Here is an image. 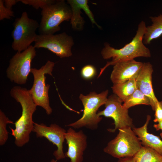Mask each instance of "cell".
I'll return each instance as SVG.
<instances>
[{
	"instance_id": "1",
	"label": "cell",
	"mask_w": 162,
	"mask_h": 162,
	"mask_svg": "<svg viewBox=\"0 0 162 162\" xmlns=\"http://www.w3.org/2000/svg\"><path fill=\"white\" fill-rule=\"evenodd\" d=\"M11 96L21 106V116L14 123L15 128H9L11 134L15 138L14 143L18 147H22L28 142L30 134L33 131L34 122L33 120L34 113L37 106L34 103L29 90L20 86L12 88L10 92Z\"/></svg>"
},
{
	"instance_id": "2",
	"label": "cell",
	"mask_w": 162,
	"mask_h": 162,
	"mask_svg": "<svg viewBox=\"0 0 162 162\" xmlns=\"http://www.w3.org/2000/svg\"><path fill=\"white\" fill-rule=\"evenodd\" d=\"M146 26L142 21L139 24L136 34L129 43L119 49H116L108 43L101 51V55L104 59L112 58V60L107 62L106 64L100 68L98 76L99 77L106 69L110 65H114L117 63L124 61L134 59L138 57L149 58L151 57L150 51L143 43V37L145 33Z\"/></svg>"
},
{
	"instance_id": "3",
	"label": "cell",
	"mask_w": 162,
	"mask_h": 162,
	"mask_svg": "<svg viewBox=\"0 0 162 162\" xmlns=\"http://www.w3.org/2000/svg\"><path fill=\"white\" fill-rule=\"evenodd\" d=\"M108 94V90H106L99 94L94 92L86 95L80 94L79 98L84 107L82 116L76 122L66 126L76 129L86 127L90 130L97 129L102 119L97 112L101 106L105 104Z\"/></svg>"
},
{
	"instance_id": "4",
	"label": "cell",
	"mask_w": 162,
	"mask_h": 162,
	"mask_svg": "<svg viewBox=\"0 0 162 162\" xmlns=\"http://www.w3.org/2000/svg\"><path fill=\"white\" fill-rule=\"evenodd\" d=\"M41 18L38 28L40 34H54L61 29L60 24L70 20L72 11L65 0H56L42 9Z\"/></svg>"
},
{
	"instance_id": "5",
	"label": "cell",
	"mask_w": 162,
	"mask_h": 162,
	"mask_svg": "<svg viewBox=\"0 0 162 162\" xmlns=\"http://www.w3.org/2000/svg\"><path fill=\"white\" fill-rule=\"evenodd\" d=\"M132 128L128 127L118 129V133L108 143L104 152L118 159L134 157L142 146Z\"/></svg>"
},
{
	"instance_id": "6",
	"label": "cell",
	"mask_w": 162,
	"mask_h": 162,
	"mask_svg": "<svg viewBox=\"0 0 162 162\" xmlns=\"http://www.w3.org/2000/svg\"><path fill=\"white\" fill-rule=\"evenodd\" d=\"M13 26L11 47L17 52H22L35 41L38 35L36 31L39 24L36 20L29 18L27 12L24 11L20 17L15 19Z\"/></svg>"
},
{
	"instance_id": "7",
	"label": "cell",
	"mask_w": 162,
	"mask_h": 162,
	"mask_svg": "<svg viewBox=\"0 0 162 162\" xmlns=\"http://www.w3.org/2000/svg\"><path fill=\"white\" fill-rule=\"evenodd\" d=\"M55 64L54 62L48 60L40 68H32L31 71L33 76L34 82L29 90L30 93L35 104L43 108L47 115L51 114L52 110L50 105L48 95L50 86L46 83L45 75L52 76V72Z\"/></svg>"
},
{
	"instance_id": "8",
	"label": "cell",
	"mask_w": 162,
	"mask_h": 162,
	"mask_svg": "<svg viewBox=\"0 0 162 162\" xmlns=\"http://www.w3.org/2000/svg\"><path fill=\"white\" fill-rule=\"evenodd\" d=\"M36 55L35 48L32 45L22 52H17L9 61L6 70L7 78L17 84H25L31 73L32 62Z\"/></svg>"
},
{
	"instance_id": "9",
	"label": "cell",
	"mask_w": 162,
	"mask_h": 162,
	"mask_svg": "<svg viewBox=\"0 0 162 162\" xmlns=\"http://www.w3.org/2000/svg\"><path fill=\"white\" fill-rule=\"evenodd\" d=\"M34 46L47 49L61 58L72 55L71 49L74 44L73 38L63 32L58 34L37 35Z\"/></svg>"
},
{
	"instance_id": "10",
	"label": "cell",
	"mask_w": 162,
	"mask_h": 162,
	"mask_svg": "<svg viewBox=\"0 0 162 162\" xmlns=\"http://www.w3.org/2000/svg\"><path fill=\"white\" fill-rule=\"evenodd\" d=\"M122 102L116 95H111L107 98L104 109L98 113L100 116L111 118L114 120L115 128L108 130L110 132H114L117 129L127 127H134L132 119L128 114V109L123 106Z\"/></svg>"
},
{
	"instance_id": "11",
	"label": "cell",
	"mask_w": 162,
	"mask_h": 162,
	"mask_svg": "<svg viewBox=\"0 0 162 162\" xmlns=\"http://www.w3.org/2000/svg\"><path fill=\"white\" fill-rule=\"evenodd\" d=\"M33 132L35 133L37 137H44L56 146L57 149L53 153L56 160L65 158L63 151V143L65 140L67 131L55 123L48 126L43 123H34Z\"/></svg>"
},
{
	"instance_id": "12",
	"label": "cell",
	"mask_w": 162,
	"mask_h": 162,
	"mask_svg": "<svg viewBox=\"0 0 162 162\" xmlns=\"http://www.w3.org/2000/svg\"><path fill=\"white\" fill-rule=\"evenodd\" d=\"M65 139L68 146L65 157L70 159V162H82L84 152L87 147V137L82 130L76 132L71 127L67 130Z\"/></svg>"
},
{
	"instance_id": "13",
	"label": "cell",
	"mask_w": 162,
	"mask_h": 162,
	"mask_svg": "<svg viewBox=\"0 0 162 162\" xmlns=\"http://www.w3.org/2000/svg\"><path fill=\"white\" fill-rule=\"evenodd\" d=\"M143 64L134 59L118 62L114 65L110 75L113 84L123 83L137 76Z\"/></svg>"
},
{
	"instance_id": "14",
	"label": "cell",
	"mask_w": 162,
	"mask_h": 162,
	"mask_svg": "<svg viewBox=\"0 0 162 162\" xmlns=\"http://www.w3.org/2000/svg\"><path fill=\"white\" fill-rule=\"evenodd\" d=\"M153 66L149 62L143 63V66L136 81L137 89L149 99L152 110L154 111L156 105L158 101L156 97L152 85Z\"/></svg>"
},
{
	"instance_id": "15",
	"label": "cell",
	"mask_w": 162,
	"mask_h": 162,
	"mask_svg": "<svg viewBox=\"0 0 162 162\" xmlns=\"http://www.w3.org/2000/svg\"><path fill=\"white\" fill-rule=\"evenodd\" d=\"M151 116L148 115L144 124L139 128H133V130L143 146L150 148L162 155V140L158 136L150 133L147 127Z\"/></svg>"
},
{
	"instance_id": "16",
	"label": "cell",
	"mask_w": 162,
	"mask_h": 162,
	"mask_svg": "<svg viewBox=\"0 0 162 162\" xmlns=\"http://www.w3.org/2000/svg\"><path fill=\"white\" fill-rule=\"evenodd\" d=\"M68 4L70 6L72 15L70 23L73 30L81 31L83 29L85 21L81 16V10L86 12L89 8L87 0H68Z\"/></svg>"
},
{
	"instance_id": "17",
	"label": "cell",
	"mask_w": 162,
	"mask_h": 162,
	"mask_svg": "<svg viewBox=\"0 0 162 162\" xmlns=\"http://www.w3.org/2000/svg\"><path fill=\"white\" fill-rule=\"evenodd\" d=\"M150 18L152 24L146 27L143 37V43L146 45L150 44L152 40L162 35V14L151 16Z\"/></svg>"
},
{
	"instance_id": "18",
	"label": "cell",
	"mask_w": 162,
	"mask_h": 162,
	"mask_svg": "<svg viewBox=\"0 0 162 162\" xmlns=\"http://www.w3.org/2000/svg\"><path fill=\"white\" fill-rule=\"evenodd\" d=\"M112 88L114 94L123 102L137 89L136 79L120 83L113 84Z\"/></svg>"
},
{
	"instance_id": "19",
	"label": "cell",
	"mask_w": 162,
	"mask_h": 162,
	"mask_svg": "<svg viewBox=\"0 0 162 162\" xmlns=\"http://www.w3.org/2000/svg\"><path fill=\"white\" fill-rule=\"evenodd\" d=\"M135 162H162V155L154 149L142 146L133 157Z\"/></svg>"
},
{
	"instance_id": "20",
	"label": "cell",
	"mask_w": 162,
	"mask_h": 162,
	"mask_svg": "<svg viewBox=\"0 0 162 162\" xmlns=\"http://www.w3.org/2000/svg\"><path fill=\"white\" fill-rule=\"evenodd\" d=\"M123 102V106L128 109L138 105H150L149 98L138 89Z\"/></svg>"
},
{
	"instance_id": "21",
	"label": "cell",
	"mask_w": 162,
	"mask_h": 162,
	"mask_svg": "<svg viewBox=\"0 0 162 162\" xmlns=\"http://www.w3.org/2000/svg\"><path fill=\"white\" fill-rule=\"evenodd\" d=\"M8 124H14L1 110H0V145H4L8 138V132L6 128Z\"/></svg>"
},
{
	"instance_id": "22",
	"label": "cell",
	"mask_w": 162,
	"mask_h": 162,
	"mask_svg": "<svg viewBox=\"0 0 162 162\" xmlns=\"http://www.w3.org/2000/svg\"><path fill=\"white\" fill-rule=\"evenodd\" d=\"M56 1L55 0H20V2L24 4L32 6L34 9L38 10L39 8L42 9Z\"/></svg>"
},
{
	"instance_id": "23",
	"label": "cell",
	"mask_w": 162,
	"mask_h": 162,
	"mask_svg": "<svg viewBox=\"0 0 162 162\" xmlns=\"http://www.w3.org/2000/svg\"><path fill=\"white\" fill-rule=\"evenodd\" d=\"M96 70L95 67L91 64L84 66L81 70L82 77L85 80H89L93 78L96 75Z\"/></svg>"
},
{
	"instance_id": "24",
	"label": "cell",
	"mask_w": 162,
	"mask_h": 162,
	"mask_svg": "<svg viewBox=\"0 0 162 162\" xmlns=\"http://www.w3.org/2000/svg\"><path fill=\"white\" fill-rule=\"evenodd\" d=\"M14 16V12L11 9L6 7L4 0H0V20L10 19Z\"/></svg>"
},
{
	"instance_id": "25",
	"label": "cell",
	"mask_w": 162,
	"mask_h": 162,
	"mask_svg": "<svg viewBox=\"0 0 162 162\" xmlns=\"http://www.w3.org/2000/svg\"><path fill=\"white\" fill-rule=\"evenodd\" d=\"M154 111V118L153 121L157 123L162 120V101H158L156 105Z\"/></svg>"
},
{
	"instance_id": "26",
	"label": "cell",
	"mask_w": 162,
	"mask_h": 162,
	"mask_svg": "<svg viewBox=\"0 0 162 162\" xmlns=\"http://www.w3.org/2000/svg\"><path fill=\"white\" fill-rule=\"evenodd\" d=\"M5 6L7 8L11 9L13 6L16 4L17 2H20L19 0H4Z\"/></svg>"
},
{
	"instance_id": "27",
	"label": "cell",
	"mask_w": 162,
	"mask_h": 162,
	"mask_svg": "<svg viewBox=\"0 0 162 162\" xmlns=\"http://www.w3.org/2000/svg\"><path fill=\"white\" fill-rule=\"evenodd\" d=\"M154 127L157 130H161V132L160 134V135L162 138V120L158 122V123L154 124L153 125Z\"/></svg>"
},
{
	"instance_id": "28",
	"label": "cell",
	"mask_w": 162,
	"mask_h": 162,
	"mask_svg": "<svg viewBox=\"0 0 162 162\" xmlns=\"http://www.w3.org/2000/svg\"><path fill=\"white\" fill-rule=\"evenodd\" d=\"M118 162H135L133 157H126L119 158Z\"/></svg>"
},
{
	"instance_id": "29",
	"label": "cell",
	"mask_w": 162,
	"mask_h": 162,
	"mask_svg": "<svg viewBox=\"0 0 162 162\" xmlns=\"http://www.w3.org/2000/svg\"><path fill=\"white\" fill-rule=\"evenodd\" d=\"M57 160H55L54 159H52L50 161V162H57Z\"/></svg>"
}]
</instances>
